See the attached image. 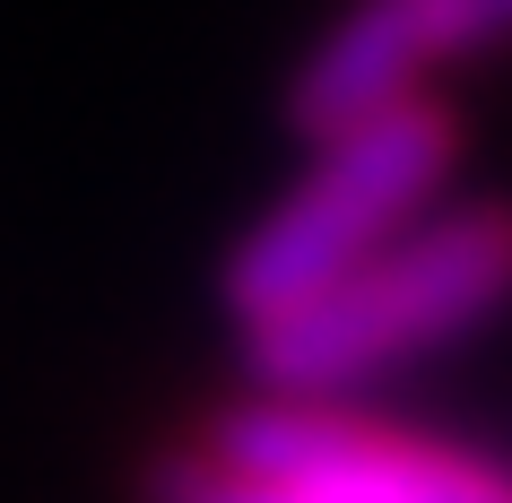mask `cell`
I'll return each instance as SVG.
<instances>
[{"label": "cell", "instance_id": "3957f363", "mask_svg": "<svg viewBox=\"0 0 512 503\" xmlns=\"http://www.w3.org/2000/svg\"><path fill=\"white\" fill-rule=\"evenodd\" d=\"M209 469L278 486L296 503H512V477L443 443H408L322 399H261L217 425Z\"/></svg>", "mask_w": 512, "mask_h": 503}, {"label": "cell", "instance_id": "6da1fadb", "mask_svg": "<svg viewBox=\"0 0 512 503\" xmlns=\"http://www.w3.org/2000/svg\"><path fill=\"white\" fill-rule=\"evenodd\" d=\"M512 304V200L426 209L374 261L330 278L313 304L243 330V373L270 399H339L434 347L469 339Z\"/></svg>", "mask_w": 512, "mask_h": 503}, {"label": "cell", "instance_id": "7a4b0ae2", "mask_svg": "<svg viewBox=\"0 0 512 503\" xmlns=\"http://www.w3.org/2000/svg\"><path fill=\"white\" fill-rule=\"evenodd\" d=\"M452 165H460V122L434 96H408L391 113L330 131L313 165L278 191V209H261L226 252V278H217L226 313L243 330H261V321L313 304L330 278H348L391 235H408L443 200Z\"/></svg>", "mask_w": 512, "mask_h": 503}, {"label": "cell", "instance_id": "277c9868", "mask_svg": "<svg viewBox=\"0 0 512 503\" xmlns=\"http://www.w3.org/2000/svg\"><path fill=\"white\" fill-rule=\"evenodd\" d=\"M495 44H512V0H348L339 27L296 61L287 122L296 139L322 148L330 131H348L365 113L426 96L443 61L495 53Z\"/></svg>", "mask_w": 512, "mask_h": 503}]
</instances>
